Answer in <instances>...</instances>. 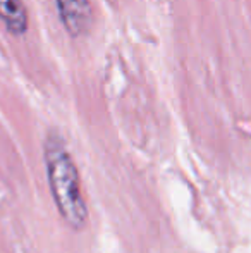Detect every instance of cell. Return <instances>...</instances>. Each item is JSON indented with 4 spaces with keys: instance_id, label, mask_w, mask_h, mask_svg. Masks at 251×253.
I'll return each mask as SVG.
<instances>
[{
    "instance_id": "1",
    "label": "cell",
    "mask_w": 251,
    "mask_h": 253,
    "mask_svg": "<svg viewBox=\"0 0 251 253\" xmlns=\"http://www.w3.org/2000/svg\"><path fill=\"white\" fill-rule=\"evenodd\" d=\"M43 159L52 198L64 222L74 231L84 229L90 212L81 190V177L76 162L61 134L50 133L45 138Z\"/></svg>"
},
{
    "instance_id": "2",
    "label": "cell",
    "mask_w": 251,
    "mask_h": 253,
    "mask_svg": "<svg viewBox=\"0 0 251 253\" xmlns=\"http://www.w3.org/2000/svg\"><path fill=\"white\" fill-rule=\"evenodd\" d=\"M61 24L71 38H83L93 24V9L90 0H55Z\"/></svg>"
},
{
    "instance_id": "3",
    "label": "cell",
    "mask_w": 251,
    "mask_h": 253,
    "mask_svg": "<svg viewBox=\"0 0 251 253\" xmlns=\"http://www.w3.org/2000/svg\"><path fill=\"white\" fill-rule=\"evenodd\" d=\"M0 21L14 37H23L30 28V16L23 0H0Z\"/></svg>"
}]
</instances>
